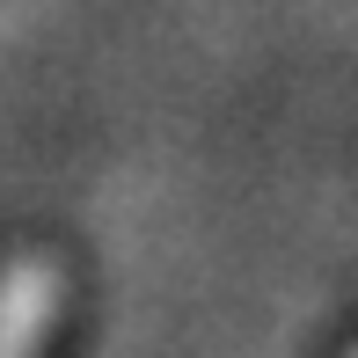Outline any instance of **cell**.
Instances as JSON below:
<instances>
[{"label": "cell", "instance_id": "obj_2", "mask_svg": "<svg viewBox=\"0 0 358 358\" xmlns=\"http://www.w3.org/2000/svg\"><path fill=\"white\" fill-rule=\"evenodd\" d=\"M351 358H358V351H351Z\"/></svg>", "mask_w": 358, "mask_h": 358}, {"label": "cell", "instance_id": "obj_1", "mask_svg": "<svg viewBox=\"0 0 358 358\" xmlns=\"http://www.w3.org/2000/svg\"><path fill=\"white\" fill-rule=\"evenodd\" d=\"M52 322H59V264L15 256L0 271V358H44Z\"/></svg>", "mask_w": 358, "mask_h": 358}]
</instances>
